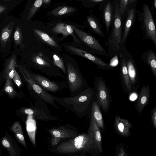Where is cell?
<instances>
[{
	"instance_id": "cell-1",
	"label": "cell",
	"mask_w": 156,
	"mask_h": 156,
	"mask_svg": "<svg viewBox=\"0 0 156 156\" xmlns=\"http://www.w3.org/2000/svg\"><path fill=\"white\" fill-rule=\"evenodd\" d=\"M62 58L71 93L74 94L87 87L88 84L82 75L76 60L66 53L62 55Z\"/></svg>"
},
{
	"instance_id": "cell-2",
	"label": "cell",
	"mask_w": 156,
	"mask_h": 156,
	"mask_svg": "<svg viewBox=\"0 0 156 156\" xmlns=\"http://www.w3.org/2000/svg\"><path fill=\"white\" fill-rule=\"evenodd\" d=\"M98 152L92 141L88 134L83 133L63 142L56 148V151L62 154L79 152Z\"/></svg>"
},
{
	"instance_id": "cell-3",
	"label": "cell",
	"mask_w": 156,
	"mask_h": 156,
	"mask_svg": "<svg viewBox=\"0 0 156 156\" xmlns=\"http://www.w3.org/2000/svg\"><path fill=\"white\" fill-rule=\"evenodd\" d=\"M95 93L94 89L88 87L76 96L60 98L62 105L77 114L85 112Z\"/></svg>"
},
{
	"instance_id": "cell-4",
	"label": "cell",
	"mask_w": 156,
	"mask_h": 156,
	"mask_svg": "<svg viewBox=\"0 0 156 156\" xmlns=\"http://www.w3.org/2000/svg\"><path fill=\"white\" fill-rule=\"evenodd\" d=\"M71 26L80 42L81 49L92 54L109 57L107 51L95 37L74 26Z\"/></svg>"
},
{
	"instance_id": "cell-5",
	"label": "cell",
	"mask_w": 156,
	"mask_h": 156,
	"mask_svg": "<svg viewBox=\"0 0 156 156\" xmlns=\"http://www.w3.org/2000/svg\"><path fill=\"white\" fill-rule=\"evenodd\" d=\"M140 21L144 38L150 40L156 46V30L152 15L149 7L143 5Z\"/></svg>"
},
{
	"instance_id": "cell-6",
	"label": "cell",
	"mask_w": 156,
	"mask_h": 156,
	"mask_svg": "<svg viewBox=\"0 0 156 156\" xmlns=\"http://www.w3.org/2000/svg\"><path fill=\"white\" fill-rule=\"evenodd\" d=\"M94 84V89L98 103L104 112L107 113L111 100L109 87L105 80L101 76L95 78Z\"/></svg>"
},
{
	"instance_id": "cell-7",
	"label": "cell",
	"mask_w": 156,
	"mask_h": 156,
	"mask_svg": "<svg viewBox=\"0 0 156 156\" xmlns=\"http://www.w3.org/2000/svg\"><path fill=\"white\" fill-rule=\"evenodd\" d=\"M18 67L25 80L38 96L44 101L50 104L55 108H58L55 102V98L48 93L38 85L33 80L29 72L25 67L20 65L18 66Z\"/></svg>"
},
{
	"instance_id": "cell-8",
	"label": "cell",
	"mask_w": 156,
	"mask_h": 156,
	"mask_svg": "<svg viewBox=\"0 0 156 156\" xmlns=\"http://www.w3.org/2000/svg\"><path fill=\"white\" fill-rule=\"evenodd\" d=\"M61 45L70 54L77 55L87 59L96 65L98 68L108 70L110 69V66L108 63L97 56L73 45L62 43Z\"/></svg>"
},
{
	"instance_id": "cell-9",
	"label": "cell",
	"mask_w": 156,
	"mask_h": 156,
	"mask_svg": "<svg viewBox=\"0 0 156 156\" xmlns=\"http://www.w3.org/2000/svg\"><path fill=\"white\" fill-rule=\"evenodd\" d=\"M120 51L123 55L126 60L132 91L137 89L139 85V77L137 67L134 57L125 46H122Z\"/></svg>"
},
{
	"instance_id": "cell-10",
	"label": "cell",
	"mask_w": 156,
	"mask_h": 156,
	"mask_svg": "<svg viewBox=\"0 0 156 156\" xmlns=\"http://www.w3.org/2000/svg\"><path fill=\"white\" fill-rule=\"evenodd\" d=\"M88 134L94 143L98 152L101 154L102 153V139L100 128L91 115Z\"/></svg>"
},
{
	"instance_id": "cell-11",
	"label": "cell",
	"mask_w": 156,
	"mask_h": 156,
	"mask_svg": "<svg viewBox=\"0 0 156 156\" xmlns=\"http://www.w3.org/2000/svg\"><path fill=\"white\" fill-rule=\"evenodd\" d=\"M120 58V70L119 75L122 88L127 93L132 91V88L128 74L127 66L125 58L120 51L118 55Z\"/></svg>"
},
{
	"instance_id": "cell-12",
	"label": "cell",
	"mask_w": 156,
	"mask_h": 156,
	"mask_svg": "<svg viewBox=\"0 0 156 156\" xmlns=\"http://www.w3.org/2000/svg\"><path fill=\"white\" fill-rule=\"evenodd\" d=\"M51 31L55 34H62L63 39L69 35H71L74 42L77 44V46H79V48H81L82 46L80 42L74 33L71 25L62 23H59L52 29Z\"/></svg>"
},
{
	"instance_id": "cell-13",
	"label": "cell",
	"mask_w": 156,
	"mask_h": 156,
	"mask_svg": "<svg viewBox=\"0 0 156 156\" xmlns=\"http://www.w3.org/2000/svg\"><path fill=\"white\" fill-rule=\"evenodd\" d=\"M115 128L117 133L124 137H128L131 134L132 126L130 122L125 119L116 115L114 121Z\"/></svg>"
},
{
	"instance_id": "cell-14",
	"label": "cell",
	"mask_w": 156,
	"mask_h": 156,
	"mask_svg": "<svg viewBox=\"0 0 156 156\" xmlns=\"http://www.w3.org/2000/svg\"><path fill=\"white\" fill-rule=\"evenodd\" d=\"M30 73L33 80L44 90L56 92L59 90V86L57 83L51 81L39 74Z\"/></svg>"
},
{
	"instance_id": "cell-15",
	"label": "cell",
	"mask_w": 156,
	"mask_h": 156,
	"mask_svg": "<svg viewBox=\"0 0 156 156\" xmlns=\"http://www.w3.org/2000/svg\"><path fill=\"white\" fill-rule=\"evenodd\" d=\"M51 137L59 140L62 139L72 138L77 136V132L65 126H62L48 130Z\"/></svg>"
},
{
	"instance_id": "cell-16",
	"label": "cell",
	"mask_w": 156,
	"mask_h": 156,
	"mask_svg": "<svg viewBox=\"0 0 156 156\" xmlns=\"http://www.w3.org/2000/svg\"><path fill=\"white\" fill-rule=\"evenodd\" d=\"M149 85H143L139 94L138 99L135 104L136 110L141 113L144 108L148 103L150 96Z\"/></svg>"
},
{
	"instance_id": "cell-17",
	"label": "cell",
	"mask_w": 156,
	"mask_h": 156,
	"mask_svg": "<svg viewBox=\"0 0 156 156\" xmlns=\"http://www.w3.org/2000/svg\"><path fill=\"white\" fill-rule=\"evenodd\" d=\"M135 11L133 9L128 10V15L122 35L121 42L122 45L125 46L126 42L130 30L134 22Z\"/></svg>"
},
{
	"instance_id": "cell-18",
	"label": "cell",
	"mask_w": 156,
	"mask_h": 156,
	"mask_svg": "<svg viewBox=\"0 0 156 156\" xmlns=\"http://www.w3.org/2000/svg\"><path fill=\"white\" fill-rule=\"evenodd\" d=\"M141 58L151 69L154 75L156 77V55L154 51L151 49L145 52Z\"/></svg>"
},
{
	"instance_id": "cell-19",
	"label": "cell",
	"mask_w": 156,
	"mask_h": 156,
	"mask_svg": "<svg viewBox=\"0 0 156 156\" xmlns=\"http://www.w3.org/2000/svg\"><path fill=\"white\" fill-rule=\"evenodd\" d=\"M26 130L32 144L34 147L36 146L35 134L36 129V121L32 115H28L26 122Z\"/></svg>"
},
{
	"instance_id": "cell-20",
	"label": "cell",
	"mask_w": 156,
	"mask_h": 156,
	"mask_svg": "<svg viewBox=\"0 0 156 156\" xmlns=\"http://www.w3.org/2000/svg\"><path fill=\"white\" fill-rule=\"evenodd\" d=\"M91 115L93 116L99 128L103 129L104 125L102 115L98 104L95 101H93Z\"/></svg>"
},
{
	"instance_id": "cell-21",
	"label": "cell",
	"mask_w": 156,
	"mask_h": 156,
	"mask_svg": "<svg viewBox=\"0 0 156 156\" xmlns=\"http://www.w3.org/2000/svg\"><path fill=\"white\" fill-rule=\"evenodd\" d=\"M24 112L27 115H32L34 117L39 120L44 121L50 120L49 117L41 109L27 108L25 109Z\"/></svg>"
},
{
	"instance_id": "cell-22",
	"label": "cell",
	"mask_w": 156,
	"mask_h": 156,
	"mask_svg": "<svg viewBox=\"0 0 156 156\" xmlns=\"http://www.w3.org/2000/svg\"><path fill=\"white\" fill-rule=\"evenodd\" d=\"M11 130L14 133L18 141L27 149L22 131V126L18 122H14L11 127Z\"/></svg>"
},
{
	"instance_id": "cell-23",
	"label": "cell",
	"mask_w": 156,
	"mask_h": 156,
	"mask_svg": "<svg viewBox=\"0 0 156 156\" xmlns=\"http://www.w3.org/2000/svg\"><path fill=\"white\" fill-rule=\"evenodd\" d=\"M87 19L89 25L93 31L99 36L103 38L105 37V35L97 21L91 16H88Z\"/></svg>"
},
{
	"instance_id": "cell-24",
	"label": "cell",
	"mask_w": 156,
	"mask_h": 156,
	"mask_svg": "<svg viewBox=\"0 0 156 156\" xmlns=\"http://www.w3.org/2000/svg\"><path fill=\"white\" fill-rule=\"evenodd\" d=\"M15 58V57L11 58L7 63L4 71L3 75L5 78H9L12 79L15 70V67L18 66Z\"/></svg>"
},
{
	"instance_id": "cell-25",
	"label": "cell",
	"mask_w": 156,
	"mask_h": 156,
	"mask_svg": "<svg viewBox=\"0 0 156 156\" xmlns=\"http://www.w3.org/2000/svg\"><path fill=\"white\" fill-rule=\"evenodd\" d=\"M34 32L46 44L53 48H57L58 44L48 34L41 30L34 29Z\"/></svg>"
},
{
	"instance_id": "cell-26",
	"label": "cell",
	"mask_w": 156,
	"mask_h": 156,
	"mask_svg": "<svg viewBox=\"0 0 156 156\" xmlns=\"http://www.w3.org/2000/svg\"><path fill=\"white\" fill-rule=\"evenodd\" d=\"M112 8L110 3H108L105 7L104 15L106 32L108 34L109 27L112 21Z\"/></svg>"
},
{
	"instance_id": "cell-27",
	"label": "cell",
	"mask_w": 156,
	"mask_h": 156,
	"mask_svg": "<svg viewBox=\"0 0 156 156\" xmlns=\"http://www.w3.org/2000/svg\"><path fill=\"white\" fill-rule=\"evenodd\" d=\"M75 11L74 8L68 6H63L54 9L51 13L55 16H60L73 12Z\"/></svg>"
},
{
	"instance_id": "cell-28",
	"label": "cell",
	"mask_w": 156,
	"mask_h": 156,
	"mask_svg": "<svg viewBox=\"0 0 156 156\" xmlns=\"http://www.w3.org/2000/svg\"><path fill=\"white\" fill-rule=\"evenodd\" d=\"M12 29V27H10L9 25L6 26L2 32L0 41L2 45H5L9 39Z\"/></svg>"
},
{
	"instance_id": "cell-29",
	"label": "cell",
	"mask_w": 156,
	"mask_h": 156,
	"mask_svg": "<svg viewBox=\"0 0 156 156\" xmlns=\"http://www.w3.org/2000/svg\"><path fill=\"white\" fill-rule=\"evenodd\" d=\"M6 79L4 90L10 96L13 97L16 95V93L13 87L11 79L7 78Z\"/></svg>"
},
{
	"instance_id": "cell-30",
	"label": "cell",
	"mask_w": 156,
	"mask_h": 156,
	"mask_svg": "<svg viewBox=\"0 0 156 156\" xmlns=\"http://www.w3.org/2000/svg\"><path fill=\"white\" fill-rule=\"evenodd\" d=\"M53 59L55 65L61 69L65 74H66V70L62 58L55 53L53 54Z\"/></svg>"
},
{
	"instance_id": "cell-31",
	"label": "cell",
	"mask_w": 156,
	"mask_h": 156,
	"mask_svg": "<svg viewBox=\"0 0 156 156\" xmlns=\"http://www.w3.org/2000/svg\"><path fill=\"white\" fill-rule=\"evenodd\" d=\"M2 145L7 149L10 156H16V153L14 148L6 137H4L2 139Z\"/></svg>"
},
{
	"instance_id": "cell-32",
	"label": "cell",
	"mask_w": 156,
	"mask_h": 156,
	"mask_svg": "<svg viewBox=\"0 0 156 156\" xmlns=\"http://www.w3.org/2000/svg\"><path fill=\"white\" fill-rule=\"evenodd\" d=\"M33 61L38 67L41 68L50 67L49 63L43 58L38 55H35L33 58Z\"/></svg>"
},
{
	"instance_id": "cell-33",
	"label": "cell",
	"mask_w": 156,
	"mask_h": 156,
	"mask_svg": "<svg viewBox=\"0 0 156 156\" xmlns=\"http://www.w3.org/2000/svg\"><path fill=\"white\" fill-rule=\"evenodd\" d=\"M43 3V0H36L34 2L29 11L28 16V20L32 18Z\"/></svg>"
},
{
	"instance_id": "cell-34",
	"label": "cell",
	"mask_w": 156,
	"mask_h": 156,
	"mask_svg": "<svg viewBox=\"0 0 156 156\" xmlns=\"http://www.w3.org/2000/svg\"><path fill=\"white\" fill-rule=\"evenodd\" d=\"M14 39L16 45L22 46L23 37L20 27L18 26L14 34Z\"/></svg>"
},
{
	"instance_id": "cell-35",
	"label": "cell",
	"mask_w": 156,
	"mask_h": 156,
	"mask_svg": "<svg viewBox=\"0 0 156 156\" xmlns=\"http://www.w3.org/2000/svg\"><path fill=\"white\" fill-rule=\"evenodd\" d=\"M12 79L16 85L20 87L22 85V81L20 77L16 70L14 73Z\"/></svg>"
},
{
	"instance_id": "cell-36",
	"label": "cell",
	"mask_w": 156,
	"mask_h": 156,
	"mask_svg": "<svg viewBox=\"0 0 156 156\" xmlns=\"http://www.w3.org/2000/svg\"><path fill=\"white\" fill-rule=\"evenodd\" d=\"M129 0H119V8L122 14L126 9Z\"/></svg>"
},
{
	"instance_id": "cell-37",
	"label": "cell",
	"mask_w": 156,
	"mask_h": 156,
	"mask_svg": "<svg viewBox=\"0 0 156 156\" xmlns=\"http://www.w3.org/2000/svg\"><path fill=\"white\" fill-rule=\"evenodd\" d=\"M115 155L121 156H126L125 149L121 144L117 146L116 151Z\"/></svg>"
},
{
	"instance_id": "cell-38",
	"label": "cell",
	"mask_w": 156,
	"mask_h": 156,
	"mask_svg": "<svg viewBox=\"0 0 156 156\" xmlns=\"http://www.w3.org/2000/svg\"><path fill=\"white\" fill-rule=\"evenodd\" d=\"M151 121L152 123L155 128H156V107L153 108L151 111Z\"/></svg>"
},
{
	"instance_id": "cell-39",
	"label": "cell",
	"mask_w": 156,
	"mask_h": 156,
	"mask_svg": "<svg viewBox=\"0 0 156 156\" xmlns=\"http://www.w3.org/2000/svg\"><path fill=\"white\" fill-rule=\"evenodd\" d=\"M6 9L5 7L3 6L0 5V13L3 12Z\"/></svg>"
},
{
	"instance_id": "cell-40",
	"label": "cell",
	"mask_w": 156,
	"mask_h": 156,
	"mask_svg": "<svg viewBox=\"0 0 156 156\" xmlns=\"http://www.w3.org/2000/svg\"><path fill=\"white\" fill-rule=\"evenodd\" d=\"M51 0H43V3L45 4H49Z\"/></svg>"
},
{
	"instance_id": "cell-41",
	"label": "cell",
	"mask_w": 156,
	"mask_h": 156,
	"mask_svg": "<svg viewBox=\"0 0 156 156\" xmlns=\"http://www.w3.org/2000/svg\"><path fill=\"white\" fill-rule=\"evenodd\" d=\"M137 0H129L128 5L132 3Z\"/></svg>"
},
{
	"instance_id": "cell-42",
	"label": "cell",
	"mask_w": 156,
	"mask_h": 156,
	"mask_svg": "<svg viewBox=\"0 0 156 156\" xmlns=\"http://www.w3.org/2000/svg\"><path fill=\"white\" fill-rule=\"evenodd\" d=\"M153 5L154 8H156V0H154L153 2Z\"/></svg>"
},
{
	"instance_id": "cell-43",
	"label": "cell",
	"mask_w": 156,
	"mask_h": 156,
	"mask_svg": "<svg viewBox=\"0 0 156 156\" xmlns=\"http://www.w3.org/2000/svg\"><path fill=\"white\" fill-rule=\"evenodd\" d=\"M103 0H92V1L93 2H98L102 1Z\"/></svg>"
}]
</instances>
